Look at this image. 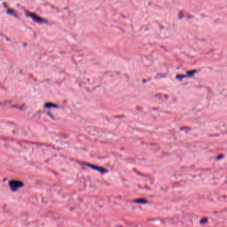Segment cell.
Listing matches in <instances>:
<instances>
[{"label":"cell","mask_w":227,"mask_h":227,"mask_svg":"<svg viewBox=\"0 0 227 227\" xmlns=\"http://www.w3.org/2000/svg\"><path fill=\"white\" fill-rule=\"evenodd\" d=\"M85 165H87V166H89V167H92V168H93V169H96V170H97V171H100L101 173H104V172L106 171V170L103 169L102 168H100V167H95V166H93V165H89V164H86V163H85Z\"/></svg>","instance_id":"3"},{"label":"cell","mask_w":227,"mask_h":227,"mask_svg":"<svg viewBox=\"0 0 227 227\" xmlns=\"http://www.w3.org/2000/svg\"><path fill=\"white\" fill-rule=\"evenodd\" d=\"M9 187L12 191H16L19 188H21L23 185V182L18 180H11L9 182Z\"/></svg>","instance_id":"1"},{"label":"cell","mask_w":227,"mask_h":227,"mask_svg":"<svg viewBox=\"0 0 227 227\" xmlns=\"http://www.w3.org/2000/svg\"><path fill=\"white\" fill-rule=\"evenodd\" d=\"M49 104L50 105H49L47 103V104L45 105V107H49H49H56L57 106L55 105V104H53V103H49Z\"/></svg>","instance_id":"5"},{"label":"cell","mask_w":227,"mask_h":227,"mask_svg":"<svg viewBox=\"0 0 227 227\" xmlns=\"http://www.w3.org/2000/svg\"><path fill=\"white\" fill-rule=\"evenodd\" d=\"M137 202H139V203H146L147 202V200L145 199H139V200H136Z\"/></svg>","instance_id":"4"},{"label":"cell","mask_w":227,"mask_h":227,"mask_svg":"<svg viewBox=\"0 0 227 227\" xmlns=\"http://www.w3.org/2000/svg\"><path fill=\"white\" fill-rule=\"evenodd\" d=\"M27 14H28L29 17H31L32 18V19H33L35 20V21H38V22H39V23H43V21H45V20H44L43 19H42V18L40 17L39 16H38L37 15H36L35 13H31V12L27 11Z\"/></svg>","instance_id":"2"}]
</instances>
